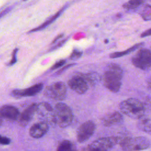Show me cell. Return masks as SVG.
Here are the masks:
<instances>
[{
	"instance_id": "cell-20",
	"label": "cell",
	"mask_w": 151,
	"mask_h": 151,
	"mask_svg": "<svg viewBox=\"0 0 151 151\" xmlns=\"http://www.w3.org/2000/svg\"><path fill=\"white\" fill-rule=\"evenodd\" d=\"M139 13L143 20L146 21L151 20V5H144L139 10Z\"/></svg>"
},
{
	"instance_id": "cell-28",
	"label": "cell",
	"mask_w": 151,
	"mask_h": 151,
	"mask_svg": "<svg viewBox=\"0 0 151 151\" xmlns=\"http://www.w3.org/2000/svg\"><path fill=\"white\" fill-rule=\"evenodd\" d=\"M75 65V64H70L67 65L66 66H64V67H63V68H61V70H60V71H58V74H60V73H62V72H63V71H64V70H67V68H69L70 67H72L73 65Z\"/></svg>"
},
{
	"instance_id": "cell-21",
	"label": "cell",
	"mask_w": 151,
	"mask_h": 151,
	"mask_svg": "<svg viewBox=\"0 0 151 151\" xmlns=\"http://www.w3.org/2000/svg\"><path fill=\"white\" fill-rule=\"evenodd\" d=\"M57 151H76L74 145L68 140H63L58 146Z\"/></svg>"
},
{
	"instance_id": "cell-31",
	"label": "cell",
	"mask_w": 151,
	"mask_h": 151,
	"mask_svg": "<svg viewBox=\"0 0 151 151\" xmlns=\"http://www.w3.org/2000/svg\"><path fill=\"white\" fill-rule=\"evenodd\" d=\"M2 14H1V15H0V17H1V16H2Z\"/></svg>"
},
{
	"instance_id": "cell-6",
	"label": "cell",
	"mask_w": 151,
	"mask_h": 151,
	"mask_svg": "<svg viewBox=\"0 0 151 151\" xmlns=\"http://www.w3.org/2000/svg\"><path fill=\"white\" fill-rule=\"evenodd\" d=\"M132 63L136 67L142 70L151 68V51L142 48L132 58Z\"/></svg>"
},
{
	"instance_id": "cell-13",
	"label": "cell",
	"mask_w": 151,
	"mask_h": 151,
	"mask_svg": "<svg viewBox=\"0 0 151 151\" xmlns=\"http://www.w3.org/2000/svg\"><path fill=\"white\" fill-rule=\"evenodd\" d=\"M123 116L119 111H114L106 115L102 119V124L106 127L120 124L123 122Z\"/></svg>"
},
{
	"instance_id": "cell-4",
	"label": "cell",
	"mask_w": 151,
	"mask_h": 151,
	"mask_svg": "<svg viewBox=\"0 0 151 151\" xmlns=\"http://www.w3.org/2000/svg\"><path fill=\"white\" fill-rule=\"evenodd\" d=\"M124 151H140L146 149L150 146V142L144 136L121 138L119 142Z\"/></svg>"
},
{
	"instance_id": "cell-10",
	"label": "cell",
	"mask_w": 151,
	"mask_h": 151,
	"mask_svg": "<svg viewBox=\"0 0 151 151\" xmlns=\"http://www.w3.org/2000/svg\"><path fill=\"white\" fill-rule=\"evenodd\" d=\"M42 88L43 84L42 83H38L25 89L14 90L12 92V94L15 97L32 96L39 93Z\"/></svg>"
},
{
	"instance_id": "cell-14",
	"label": "cell",
	"mask_w": 151,
	"mask_h": 151,
	"mask_svg": "<svg viewBox=\"0 0 151 151\" xmlns=\"http://www.w3.org/2000/svg\"><path fill=\"white\" fill-rule=\"evenodd\" d=\"M0 115L5 118L17 120L19 117V110L14 106L4 105L0 108Z\"/></svg>"
},
{
	"instance_id": "cell-18",
	"label": "cell",
	"mask_w": 151,
	"mask_h": 151,
	"mask_svg": "<svg viewBox=\"0 0 151 151\" xmlns=\"http://www.w3.org/2000/svg\"><path fill=\"white\" fill-rule=\"evenodd\" d=\"M137 127L142 131L150 133L151 132V119L147 117H141L137 123Z\"/></svg>"
},
{
	"instance_id": "cell-22",
	"label": "cell",
	"mask_w": 151,
	"mask_h": 151,
	"mask_svg": "<svg viewBox=\"0 0 151 151\" xmlns=\"http://www.w3.org/2000/svg\"><path fill=\"white\" fill-rule=\"evenodd\" d=\"M143 3L144 1L142 0H131L123 4V7L127 9H133L139 8Z\"/></svg>"
},
{
	"instance_id": "cell-1",
	"label": "cell",
	"mask_w": 151,
	"mask_h": 151,
	"mask_svg": "<svg viewBox=\"0 0 151 151\" xmlns=\"http://www.w3.org/2000/svg\"><path fill=\"white\" fill-rule=\"evenodd\" d=\"M123 71L121 67L115 63H110L107 65L101 80L109 90L117 93L122 86Z\"/></svg>"
},
{
	"instance_id": "cell-19",
	"label": "cell",
	"mask_w": 151,
	"mask_h": 151,
	"mask_svg": "<svg viewBox=\"0 0 151 151\" xmlns=\"http://www.w3.org/2000/svg\"><path fill=\"white\" fill-rule=\"evenodd\" d=\"M66 6H64L63 8H61L58 12H57L55 15H54L52 17H51L49 19H48L47 21H46L45 22H44L42 25H41L40 26L34 28V29H32L31 31H30V32H35V31H38L40 30H41L42 29H44L45 27H47V26H48L50 24H51L52 22H54L58 17H59V16L63 13V12L64 11V9L66 8Z\"/></svg>"
},
{
	"instance_id": "cell-17",
	"label": "cell",
	"mask_w": 151,
	"mask_h": 151,
	"mask_svg": "<svg viewBox=\"0 0 151 151\" xmlns=\"http://www.w3.org/2000/svg\"><path fill=\"white\" fill-rule=\"evenodd\" d=\"M143 45V42H140V43H137L133 46H132L131 47L129 48L128 49L122 51H117V52H113L111 54H110V57L111 58H119V57H122L124 55H127L130 53H131L132 52L135 51L136 50H137V48H139V47H140L141 46H142Z\"/></svg>"
},
{
	"instance_id": "cell-24",
	"label": "cell",
	"mask_w": 151,
	"mask_h": 151,
	"mask_svg": "<svg viewBox=\"0 0 151 151\" xmlns=\"http://www.w3.org/2000/svg\"><path fill=\"white\" fill-rule=\"evenodd\" d=\"M11 140L9 138L0 135V145H8L10 143Z\"/></svg>"
},
{
	"instance_id": "cell-3",
	"label": "cell",
	"mask_w": 151,
	"mask_h": 151,
	"mask_svg": "<svg viewBox=\"0 0 151 151\" xmlns=\"http://www.w3.org/2000/svg\"><path fill=\"white\" fill-rule=\"evenodd\" d=\"M73 120V113L70 107L63 103H57L54 109L52 122L64 128L70 126Z\"/></svg>"
},
{
	"instance_id": "cell-26",
	"label": "cell",
	"mask_w": 151,
	"mask_h": 151,
	"mask_svg": "<svg viewBox=\"0 0 151 151\" xmlns=\"http://www.w3.org/2000/svg\"><path fill=\"white\" fill-rule=\"evenodd\" d=\"M18 49L16 48L15 50H14L13 53H12V59L9 63V65H12L13 64H14L16 61H17V52Z\"/></svg>"
},
{
	"instance_id": "cell-30",
	"label": "cell",
	"mask_w": 151,
	"mask_h": 151,
	"mask_svg": "<svg viewBox=\"0 0 151 151\" xmlns=\"http://www.w3.org/2000/svg\"><path fill=\"white\" fill-rule=\"evenodd\" d=\"M63 36V34H61V35H58V36L57 37H56V38L53 41V43H54V42H55L58 39H59V38H61V37H62Z\"/></svg>"
},
{
	"instance_id": "cell-8",
	"label": "cell",
	"mask_w": 151,
	"mask_h": 151,
	"mask_svg": "<svg viewBox=\"0 0 151 151\" xmlns=\"http://www.w3.org/2000/svg\"><path fill=\"white\" fill-rule=\"evenodd\" d=\"M96 124L91 120H88L81 124L77 131V140L79 143H83L88 140L94 134Z\"/></svg>"
},
{
	"instance_id": "cell-29",
	"label": "cell",
	"mask_w": 151,
	"mask_h": 151,
	"mask_svg": "<svg viewBox=\"0 0 151 151\" xmlns=\"http://www.w3.org/2000/svg\"><path fill=\"white\" fill-rule=\"evenodd\" d=\"M146 82H147V87H148L149 88H150V89H151V77H149V78L147 80Z\"/></svg>"
},
{
	"instance_id": "cell-23",
	"label": "cell",
	"mask_w": 151,
	"mask_h": 151,
	"mask_svg": "<svg viewBox=\"0 0 151 151\" xmlns=\"http://www.w3.org/2000/svg\"><path fill=\"white\" fill-rule=\"evenodd\" d=\"M83 55V51L75 48L73 50L71 54L70 55V59L71 60H77L78 59H79Z\"/></svg>"
},
{
	"instance_id": "cell-12",
	"label": "cell",
	"mask_w": 151,
	"mask_h": 151,
	"mask_svg": "<svg viewBox=\"0 0 151 151\" xmlns=\"http://www.w3.org/2000/svg\"><path fill=\"white\" fill-rule=\"evenodd\" d=\"M37 104L36 103H33L19 115L18 120L21 126H25L31 122L35 114V113L37 111Z\"/></svg>"
},
{
	"instance_id": "cell-25",
	"label": "cell",
	"mask_w": 151,
	"mask_h": 151,
	"mask_svg": "<svg viewBox=\"0 0 151 151\" xmlns=\"http://www.w3.org/2000/svg\"><path fill=\"white\" fill-rule=\"evenodd\" d=\"M65 63V60H60L57 62H56L53 65L52 67H51V69L52 70H55L59 67H62L64 64Z\"/></svg>"
},
{
	"instance_id": "cell-9",
	"label": "cell",
	"mask_w": 151,
	"mask_h": 151,
	"mask_svg": "<svg viewBox=\"0 0 151 151\" xmlns=\"http://www.w3.org/2000/svg\"><path fill=\"white\" fill-rule=\"evenodd\" d=\"M67 84L71 90L80 94L85 93L89 87L81 73H78L73 76L68 81Z\"/></svg>"
},
{
	"instance_id": "cell-7",
	"label": "cell",
	"mask_w": 151,
	"mask_h": 151,
	"mask_svg": "<svg viewBox=\"0 0 151 151\" xmlns=\"http://www.w3.org/2000/svg\"><path fill=\"white\" fill-rule=\"evenodd\" d=\"M44 94L55 100H63L66 97L67 87L62 81L54 83L45 88Z\"/></svg>"
},
{
	"instance_id": "cell-11",
	"label": "cell",
	"mask_w": 151,
	"mask_h": 151,
	"mask_svg": "<svg viewBox=\"0 0 151 151\" xmlns=\"http://www.w3.org/2000/svg\"><path fill=\"white\" fill-rule=\"evenodd\" d=\"M49 127L47 123L41 122L34 124L29 129V135L34 138H40L44 136L48 131Z\"/></svg>"
},
{
	"instance_id": "cell-2",
	"label": "cell",
	"mask_w": 151,
	"mask_h": 151,
	"mask_svg": "<svg viewBox=\"0 0 151 151\" xmlns=\"http://www.w3.org/2000/svg\"><path fill=\"white\" fill-rule=\"evenodd\" d=\"M119 108L124 114L134 119L142 117L145 111L143 104L135 98H129L122 101L119 104Z\"/></svg>"
},
{
	"instance_id": "cell-27",
	"label": "cell",
	"mask_w": 151,
	"mask_h": 151,
	"mask_svg": "<svg viewBox=\"0 0 151 151\" xmlns=\"http://www.w3.org/2000/svg\"><path fill=\"white\" fill-rule=\"evenodd\" d=\"M148 36H151V28L146 30V31H145L140 35V37H142V38L146 37H148Z\"/></svg>"
},
{
	"instance_id": "cell-16",
	"label": "cell",
	"mask_w": 151,
	"mask_h": 151,
	"mask_svg": "<svg viewBox=\"0 0 151 151\" xmlns=\"http://www.w3.org/2000/svg\"><path fill=\"white\" fill-rule=\"evenodd\" d=\"M82 77L87 82L88 86H92L96 85L101 80V77L98 73L95 72H91L86 74L81 73Z\"/></svg>"
},
{
	"instance_id": "cell-15",
	"label": "cell",
	"mask_w": 151,
	"mask_h": 151,
	"mask_svg": "<svg viewBox=\"0 0 151 151\" xmlns=\"http://www.w3.org/2000/svg\"><path fill=\"white\" fill-rule=\"evenodd\" d=\"M37 111L43 116H49L51 117V121L52 122L54 109L47 103H41L37 104Z\"/></svg>"
},
{
	"instance_id": "cell-5",
	"label": "cell",
	"mask_w": 151,
	"mask_h": 151,
	"mask_svg": "<svg viewBox=\"0 0 151 151\" xmlns=\"http://www.w3.org/2000/svg\"><path fill=\"white\" fill-rule=\"evenodd\" d=\"M120 137H105L99 138L91 143L87 147V151H111L113 147L119 143Z\"/></svg>"
}]
</instances>
